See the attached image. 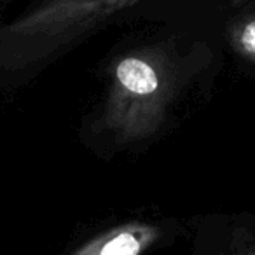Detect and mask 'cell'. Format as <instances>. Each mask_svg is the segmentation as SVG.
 I'll return each instance as SVG.
<instances>
[{
  "label": "cell",
  "mask_w": 255,
  "mask_h": 255,
  "mask_svg": "<svg viewBox=\"0 0 255 255\" xmlns=\"http://www.w3.org/2000/svg\"><path fill=\"white\" fill-rule=\"evenodd\" d=\"M159 238L156 226L142 222L124 224L98 234L72 255H142Z\"/></svg>",
  "instance_id": "3957f363"
},
{
  "label": "cell",
  "mask_w": 255,
  "mask_h": 255,
  "mask_svg": "<svg viewBox=\"0 0 255 255\" xmlns=\"http://www.w3.org/2000/svg\"><path fill=\"white\" fill-rule=\"evenodd\" d=\"M135 0H63L51 2L0 30V67L21 70L68 47Z\"/></svg>",
  "instance_id": "7a4b0ae2"
},
{
  "label": "cell",
  "mask_w": 255,
  "mask_h": 255,
  "mask_svg": "<svg viewBox=\"0 0 255 255\" xmlns=\"http://www.w3.org/2000/svg\"><path fill=\"white\" fill-rule=\"evenodd\" d=\"M178 84L180 72L166 49L147 47L126 54L114 67L100 126L119 142L149 138L166 119Z\"/></svg>",
  "instance_id": "6da1fadb"
},
{
  "label": "cell",
  "mask_w": 255,
  "mask_h": 255,
  "mask_svg": "<svg viewBox=\"0 0 255 255\" xmlns=\"http://www.w3.org/2000/svg\"><path fill=\"white\" fill-rule=\"evenodd\" d=\"M224 255H255V236L248 233H240L231 241L227 254Z\"/></svg>",
  "instance_id": "5b68a950"
},
{
  "label": "cell",
  "mask_w": 255,
  "mask_h": 255,
  "mask_svg": "<svg viewBox=\"0 0 255 255\" xmlns=\"http://www.w3.org/2000/svg\"><path fill=\"white\" fill-rule=\"evenodd\" d=\"M229 42L238 56L255 63V12L243 16L231 26Z\"/></svg>",
  "instance_id": "277c9868"
}]
</instances>
